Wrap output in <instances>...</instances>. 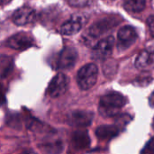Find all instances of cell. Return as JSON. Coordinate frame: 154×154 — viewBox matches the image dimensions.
<instances>
[{
  "label": "cell",
  "mask_w": 154,
  "mask_h": 154,
  "mask_svg": "<svg viewBox=\"0 0 154 154\" xmlns=\"http://www.w3.org/2000/svg\"><path fill=\"white\" fill-rule=\"evenodd\" d=\"M137 38V32L132 26H125L118 32V41L124 47H129Z\"/></svg>",
  "instance_id": "cell-10"
},
{
  "label": "cell",
  "mask_w": 154,
  "mask_h": 154,
  "mask_svg": "<svg viewBox=\"0 0 154 154\" xmlns=\"http://www.w3.org/2000/svg\"><path fill=\"white\" fill-rule=\"evenodd\" d=\"M67 3L73 7H85L90 5L94 0H66Z\"/></svg>",
  "instance_id": "cell-17"
},
{
  "label": "cell",
  "mask_w": 154,
  "mask_h": 154,
  "mask_svg": "<svg viewBox=\"0 0 154 154\" xmlns=\"http://www.w3.org/2000/svg\"><path fill=\"white\" fill-rule=\"evenodd\" d=\"M11 0H0V5H5V4H8Z\"/></svg>",
  "instance_id": "cell-23"
},
{
  "label": "cell",
  "mask_w": 154,
  "mask_h": 154,
  "mask_svg": "<svg viewBox=\"0 0 154 154\" xmlns=\"http://www.w3.org/2000/svg\"><path fill=\"white\" fill-rule=\"evenodd\" d=\"M119 134L118 128L114 125H101L96 130V135L99 140H111Z\"/></svg>",
  "instance_id": "cell-11"
},
{
  "label": "cell",
  "mask_w": 154,
  "mask_h": 154,
  "mask_svg": "<svg viewBox=\"0 0 154 154\" xmlns=\"http://www.w3.org/2000/svg\"><path fill=\"white\" fill-rule=\"evenodd\" d=\"M13 59L9 56H0V79H5L13 69Z\"/></svg>",
  "instance_id": "cell-14"
},
{
  "label": "cell",
  "mask_w": 154,
  "mask_h": 154,
  "mask_svg": "<svg viewBox=\"0 0 154 154\" xmlns=\"http://www.w3.org/2000/svg\"><path fill=\"white\" fill-rule=\"evenodd\" d=\"M114 38L112 36L106 37V39L101 40L94 48L93 57L95 59L103 60L110 56L114 47Z\"/></svg>",
  "instance_id": "cell-6"
},
{
  "label": "cell",
  "mask_w": 154,
  "mask_h": 154,
  "mask_svg": "<svg viewBox=\"0 0 154 154\" xmlns=\"http://www.w3.org/2000/svg\"><path fill=\"white\" fill-rule=\"evenodd\" d=\"M83 23H84V21L82 17L74 16L61 25L60 32L63 35H67V36L74 35L81 30Z\"/></svg>",
  "instance_id": "cell-8"
},
{
  "label": "cell",
  "mask_w": 154,
  "mask_h": 154,
  "mask_svg": "<svg viewBox=\"0 0 154 154\" xmlns=\"http://www.w3.org/2000/svg\"><path fill=\"white\" fill-rule=\"evenodd\" d=\"M21 154H37L35 152H33L32 150H26L24 152H23Z\"/></svg>",
  "instance_id": "cell-22"
},
{
  "label": "cell",
  "mask_w": 154,
  "mask_h": 154,
  "mask_svg": "<svg viewBox=\"0 0 154 154\" xmlns=\"http://www.w3.org/2000/svg\"><path fill=\"white\" fill-rule=\"evenodd\" d=\"M125 105V98L122 94L118 92H110L101 97L98 111L102 116L112 117L116 116Z\"/></svg>",
  "instance_id": "cell-1"
},
{
  "label": "cell",
  "mask_w": 154,
  "mask_h": 154,
  "mask_svg": "<svg viewBox=\"0 0 154 154\" xmlns=\"http://www.w3.org/2000/svg\"><path fill=\"white\" fill-rule=\"evenodd\" d=\"M78 59V53L75 49L71 47L64 48L58 56L56 65L58 69H67L72 68Z\"/></svg>",
  "instance_id": "cell-4"
},
{
  "label": "cell",
  "mask_w": 154,
  "mask_h": 154,
  "mask_svg": "<svg viewBox=\"0 0 154 154\" xmlns=\"http://www.w3.org/2000/svg\"><path fill=\"white\" fill-rule=\"evenodd\" d=\"M142 154H154V138H152L142 151Z\"/></svg>",
  "instance_id": "cell-18"
},
{
  "label": "cell",
  "mask_w": 154,
  "mask_h": 154,
  "mask_svg": "<svg viewBox=\"0 0 154 154\" xmlns=\"http://www.w3.org/2000/svg\"><path fill=\"white\" fill-rule=\"evenodd\" d=\"M42 148L45 152L49 153H58L61 152L62 145L59 141H48L42 144Z\"/></svg>",
  "instance_id": "cell-16"
},
{
  "label": "cell",
  "mask_w": 154,
  "mask_h": 154,
  "mask_svg": "<svg viewBox=\"0 0 154 154\" xmlns=\"http://www.w3.org/2000/svg\"><path fill=\"white\" fill-rule=\"evenodd\" d=\"M6 45L12 49L23 51L32 47L33 45V40L30 35L22 32L10 37L6 42Z\"/></svg>",
  "instance_id": "cell-5"
},
{
  "label": "cell",
  "mask_w": 154,
  "mask_h": 154,
  "mask_svg": "<svg viewBox=\"0 0 154 154\" xmlns=\"http://www.w3.org/2000/svg\"><path fill=\"white\" fill-rule=\"evenodd\" d=\"M97 67L93 64H87L83 66L78 72L77 82L79 87L83 90L90 89L97 82Z\"/></svg>",
  "instance_id": "cell-2"
},
{
  "label": "cell",
  "mask_w": 154,
  "mask_h": 154,
  "mask_svg": "<svg viewBox=\"0 0 154 154\" xmlns=\"http://www.w3.org/2000/svg\"><path fill=\"white\" fill-rule=\"evenodd\" d=\"M149 102H150V104H151L152 106H154V92L151 95L150 99H149Z\"/></svg>",
  "instance_id": "cell-21"
},
{
  "label": "cell",
  "mask_w": 154,
  "mask_h": 154,
  "mask_svg": "<svg viewBox=\"0 0 154 154\" xmlns=\"http://www.w3.org/2000/svg\"><path fill=\"white\" fill-rule=\"evenodd\" d=\"M154 62V53L149 51H142L136 60H135V66L137 69H147Z\"/></svg>",
  "instance_id": "cell-13"
},
{
  "label": "cell",
  "mask_w": 154,
  "mask_h": 154,
  "mask_svg": "<svg viewBox=\"0 0 154 154\" xmlns=\"http://www.w3.org/2000/svg\"><path fill=\"white\" fill-rule=\"evenodd\" d=\"M93 120V114L86 111H75L70 114L69 122L75 126H88Z\"/></svg>",
  "instance_id": "cell-9"
},
{
  "label": "cell",
  "mask_w": 154,
  "mask_h": 154,
  "mask_svg": "<svg viewBox=\"0 0 154 154\" xmlns=\"http://www.w3.org/2000/svg\"><path fill=\"white\" fill-rule=\"evenodd\" d=\"M147 23H148V26H149V29H150L152 35L154 36V15H152L148 18Z\"/></svg>",
  "instance_id": "cell-19"
},
{
  "label": "cell",
  "mask_w": 154,
  "mask_h": 154,
  "mask_svg": "<svg viewBox=\"0 0 154 154\" xmlns=\"http://www.w3.org/2000/svg\"><path fill=\"white\" fill-rule=\"evenodd\" d=\"M153 126H154V125H153Z\"/></svg>",
  "instance_id": "cell-24"
},
{
  "label": "cell",
  "mask_w": 154,
  "mask_h": 154,
  "mask_svg": "<svg viewBox=\"0 0 154 154\" xmlns=\"http://www.w3.org/2000/svg\"><path fill=\"white\" fill-rule=\"evenodd\" d=\"M35 11L29 6H23L17 9L13 14V21L17 25H25L33 21Z\"/></svg>",
  "instance_id": "cell-7"
},
{
  "label": "cell",
  "mask_w": 154,
  "mask_h": 154,
  "mask_svg": "<svg viewBox=\"0 0 154 154\" xmlns=\"http://www.w3.org/2000/svg\"><path fill=\"white\" fill-rule=\"evenodd\" d=\"M68 85H69L68 78L64 74L59 73L55 77H53V79L51 80L47 88V93L51 97L53 98L59 97L66 92L68 88Z\"/></svg>",
  "instance_id": "cell-3"
},
{
  "label": "cell",
  "mask_w": 154,
  "mask_h": 154,
  "mask_svg": "<svg viewBox=\"0 0 154 154\" xmlns=\"http://www.w3.org/2000/svg\"><path fill=\"white\" fill-rule=\"evenodd\" d=\"M5 101V93H4V89L3 88L0 86V106H2Z\"/></svg>",
  "instance_id": "cell-20"
},
{
  "label": "cell",
  "mask_w": 154,
  "mask_h": 154,
  "mask_svg": "<svg viewBox=\"0 0 154 154\" xmlns=\"http://www.w3.org/2000/svg\"><path fill=\"white\" fill-rule=\"evenodd\" d=\"M72 143L77 149H85L90 144V138L86 131H77L72 135Z\"/></svg>",
  "instance_id": "cell-12"
},
{
  "label": "cell",
  "mask_w": 154,
  "mask_h": 154,
  "mask_svg": "<svg viewBox=\"0 0 154 154\" xmlns=\"http://www.w3.org/2000/svg\"><path fill=\"white\" fill-rule=\"evenodd\" d=\"M125 8L129 12L138 13L145 8L146 0H125Z\"/></svg>",
  "instance_id": "cell-15"
}]
</instances>
